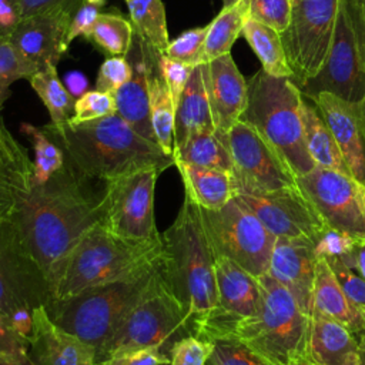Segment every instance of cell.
I'll list each match as a JSON object with an SVG mask.
<instances>
[{
	"label": "cell",
	"mask_w": 365,
	"mask_h": 365,
	"mask_svg": "<svg viewBox=\"0 0 365 365\" xmlns=\"http://www.w3.org/2000/svg\"><path fill=\"white\" fill-rule=\"evenodd\" d=\"M358 339V361L356 365H365V331L361 332Z\"/></svg>",
	"instance_id": "obj_57"
},
{
	"label": "cell",
	"mask_w": 365,
	"mask_h": 365,
	"mask_svg": "<svg viewBox=\"0 0 365 365\" xmlns=\"http://www.w3.org/2000/svg\"><path fill=\"white\" fill-rule=\"evenodd\" d=\"M217 307L197 335L205 341L234 336L237 328L252 318L259 307V279L227 257H215Z\"/></svg>",
	"instance_id": "obj_17"
},
{
	"label": "cell",
	"mask_w": 365,
	"mask_h": 365,
	"mask_svg": "<svg viewBox=\"0 0 365 365\" xmlns=\"http://www.w3.org/2000/svg\"><path fill=\"white\" fill-rule=\"evenodd\" d=\"M288 365H318V364L312 362V361L308 359V358H301V359H297V361H294V362H291V364H288Z\"/></svg>",
	"instance_id": "obj_59"
},
{
	"label": "cell",
	"mask_w": 365,
	"mask_h": 365,
	"mask_svg": "<svg viewBox=\"0 0 365 365\" xmlns=\"http://www.w3.org/2000/svg\"><path fill=\"white\" fill-rule=\"evenodd\" d=\"M0 94H3V93H1V91H0Z\"/></svg>",
	"instance_id": "obj_62"
},
{
	"label": "cell",
	"mask_w": 365,
	"mask_h": 365,
	"mask_svg": "<svg viewBox=\"0 0 365 365\" xmlns=\"http://www.w3.org/2000/svg\"><path fill=\"white\" fill-rule=\"evenodd\" d=\"M234 197L277 238H305L315 244L327 227L298 185L267 192L234 190Z\"/></svg>",
	"instance_id": "obj_16"
},
{
	"label": "cell",
	"mask_w": 365,
	"mask_h": 365,
	"mask_svg": "<svg viewBox=\"0 0 365 365\" xmlns=\"http://www.w3.org/2000/svg\"><path fill=\"white\" fill-rule=\"evenodd\" d=\"M64 86L67 87V90L70 91V94L74 98H78V97H81L87 91L88 81H87V77L83 73H80V71H70L64 77Z\"/></svg>",
	"instance_id": "obj_56"
},
{
	"label": "cell",
	"mask_w": 365,
	"mask_h": 365,
	"mask_svg": "<svg viewBox=\"0 0 365 365\" xmlns=\"http://www.w3.org/2000/svg\"><path fill=\"white\" fill-rule=\"evenodd\" d=\"M50 301V281L10 217L0 222V311L29 339L34 309Z\"/></svg>",
	"instance_id": "obj_8"
},
{
	"label": "cell",
	"mask_w": 365,
	"mask_h": 365,
	"mask_svg": "<svg viewBox=\"0 0 365 365\" xmlns=\"http://www.w3.org/2000/svg\"><path fill=\"white\" fill-rule=\"evenodd\" d=\"M0 365H24V364L11 355L0 352Z\"/></svg>",
	"instance_id": "obj_58"
},
{
	"label": "cell",
	"mask_w": 365,
	"mask_h": 365,
	"mask_svg": "<svg viewBox=\"0 0 365 365\" xmlns=\"http://www.w3.org/2000/svg\"><path fill=\"white\" fill-rule=\"evenodd\" d=\"M27 351L29 339L20 334L13 322L0 311V352L17 358L24 365H31Z\"/></svg>",
	"instance_id": "obj_49"
},
{
	"label": "cell",
	"mask_w": 365,
	"mask_h": 365,
	"mask_svg": "<svg viewBox=\"0 0 365 365\" xmlns=\"http://www.w3.org/2000/svg\"><path fill=\"white\" fill-rule=\"evenodd\" d=\"M188 334L185 308L160 269L151 288L104 346L98 364L115 352L140 346H161L170 352L173 344Z\"/></svg>",
	"instance_id": "obj_9"
},
{
	"label": "cell",
	"mask_w": 365,
	"mask_h": 365,
	"mask_svg": "<svg viewBox=\"0 0 365 365\" xmlns=\"http://www.w3.org/2000/svg\"><path fill=\"white\" fill-rule=\"evenodd\" d=\"M198 131H215L202 64H198L192 68L191 76L177 103L174 121V148L181 147L190 135Z\"/></svg>",
	"instance_id": "obj_26"
},
{
	"label": "cell",
	"mask_w": 365,
	"mask_h": 365,
	"mask_svg": "<svg viewBox=\"0 0 365 365\" xmlns=\"http://www.w3.org/2000/svg\"><path fill=\"white\" fill-rule=\"evenodd\" d=\"M241 36H244L254 50L264 71L275 77H292V70L288 64L281 34L278 31L247 17Z\"/></svg>",
	"instance_id": "obj_32"
},
{
	"label": "cell",
	"mask_w": 365,
	"mask_h": 365,
	"mask_svg": "<svg viewBox=\"0 0 365 365\" xmlns=\"http://www.w3.org/2000/svg\"><path fill=\"white\" fill-rule=\"evenodd\" d=\"M157 66H158L161 77L164 78L170 93H171L173 101L177 107V103L181 97V93L184 90L194 67L180 63V61H175V60L167 57L165 54H158Z\"/></svg>",
	"instance_id": "obj_48"
},
{
	"label": "cell",
	"mask_w": 365,
	"mask_h": 365,
	"mask_svg": "<svg viewBox=\"0 0 365 365\" xmlns=\"http://www.w3.org/2000/svg\"><path fill=\"white\" fill-rule=\"evenodd\" d=\"M308 359L318 365H356L358 339L341 322L312 312Z\"/></svg>",
	"instance_id": "obj_24"
},
{
	"label": "cell",
	"mask_w": 365,
	"mask_h": 365,
	"mask_svg": "<svg viewBox=\"0 0 365 365\" xmlns=\"http://www.w3.org/2000/svg\"><path fill=\"white\" fill-rule=\"evenodd\" d=\"M40 67L30 60L10 37L0 38V91L20 78H30Z\"/></svg>",
	"instance_id": "obj_38"
},
{
	"label": "cell",
	"mask_w": 365,
	"mask_h": 365,
	"mask_svg": "<svg viewBox=\"0 0 365 365\" xmlns=\"http://www.w3.org/2000/svg\"><path fill=\"white\" fill-rule=\"evenodd\" d=\"M147 64H148V91H150V121L154 133L155 143L167 153L173 155L174 151V121H175V104L171 93L160 74L157 66L158 54L145 46L140 40Z\"/></svg>",
	"instance_id": "obj_28"
},
{
	"label": "cell",
	"mask_w": 365,
	"mask_h": 365,
	"mask_svg": "<svg viewBox=\"0 0 365 365\" xmlns=\"http://www.w3.org/2000/svg\"><path fill=\"white\" fill-rule=\"evenodd\" d=\"M358 241L359 240H356L355 237L327 225L321 231L315 242V254L317 257H322V258H328V257L342 258L351 252V250Z\"/></svg>",
	"instance_id": "obj_47"
},
{
	"label": "cell",
	"mask_w": 365,
	"mask_h": 365,
	"mask_svg": "<svg viewBox=\"0 0 365 365\" xmlns=\"http://www.w3.org/2000/svg\"><path fill=\"white\" fill-rule=\"evenodd\" d=\"M131 47L134 53L131 78L114 93L117 114L131 125L140 135L154 141L150 121V91H148V64L144 48L137 37Z\"/></svg>",
	"instance_id": "obj_23"
},
{
	"label": "cell",
	"mask_w": 365,
	"mask_h": 365,
	"mask_svg": "<svg viewBox=\"0 0 365 365\" xmlns=\"http://www.w3.org/2000/svg\"><path fill=\"white\" fill-rule=\"evenodd\" d=\"M261 301L257 314L242 322L234 336L274 365L308 358L311 315L268 272L258 278Z\"/></svg>",
	"instance_id": "obj_7"
},
{
	"label": "cell",
	"mask_w": 365,
	"mask_h": 365,
	"mask_svg": "<svg viewBox=\"0 0 365 365\" xmlns=\"http://www.w3.org/2000/svg\"><path fill=\"white\" fill-rule=\"evenodd\" d=\"M4 93L0 94V113ZM33 160L29 158L24 147L17 143L6 128L0 114V181L10 185L16 194L24 192L31 184Z\"/></svg>",
	"instance_id": "obj_34"
},
{
	"label": "cell",
	"mask_w": 365,
	"mask_h": 365,
	"mask_svg": "<svg viewBox=\"0 0 365 365\" xmlns=\"http://www.w3.org/2000/svg\"><path fill=\"white\" fill-rule=\"evenodd\" d=\"M88 1H104V0H88Z\"/></svg>",
	"instance_id": "obj_61"
},
{
	"label": "cell",
	"mask_w": 365,
	"mask_h": 365,
	"mask_svg": "<svg viewBox=\"0 0 365 365\" xmlns=\"http://www.w3.org/2000/svg\"><path fill=\"white\" fill-rule=\"evenodd\" d=\"M211 352V341L188 334L178 338L170 348V365H207Z\"/></svg>",
	"instance_id": "obj_43"
},
{
	"label": "cell",
	"mask_w": 365,
	"mask_h": 365,
	"mask_svg": "<svg viewBox=\"0 0 365 365\" xmlns=\"http://www.w3.org/2000/svg\"><path fill=\"white\" fill-rule=\"evenodd\" d=\"M297 185L328 227L365 241V184L351 175L315 165Z\"/></svg>",
	"instance_id": "obj_13"
},
{
	"label": "cell",
	"mask_w": 365,
	"mask_h": 365,
	"mask_svg": "<svg viewBox=\"0 0 365 365\" xmlns=\"http://www.w3.org/2000/svg\"><path fill=\"white\" fill-rule=\"evenodd\" d=\"M160 174L157 168H143L104 181L100 222L128 240H161L154 218V192Z\"/></svg>",
	"instance_id": "obj_11"
},
{
	"label": "cell",
	"mask_w": 365,
	"mask_h": 365,
	"mask_svg": "<svg viewBox=\"0 0 365 365\" xmlns=\"http://www.w3.org/2000/svg\"><path fill=\"white\" fill-rule=\"evenodd\" d=\"M64 150L73 167L87 180L107 181L143 168L161 173L174 155L140 135L117 113L84 123L43 127Z\"/></svg>",
	"instance_id": "obj_2"
},
{
	"label": "cell",
	"mask_w": 365,
	"mask_h": 365,
	"mask_svg": "<svg viewBox=\"0 0 365 365\" xmlns=\"http://www.w3.org/2000/svg\"><path fill=\"white\" fill-rule=\"evenodd\" d=\"M338 6L339 0H292L291 20L281 40L298 88L325 63Z\"/></svg>",
	"instance_id": "obj_12"
},
{
	"label": "cell",
	"mask_w": 365,
	"mask_h": 365,
	"mask_svg": "<svg viewBox=\"0 0 365 365\" xmlns=\"http://www.w3.org/2000/svg\"><path fill=\"white\" fill-rule=\"evenodd\" d=\"M131 21L118 13L101 11L94 23L88 40L110 56L125 57L134 44Z\"/></svg>",
	"instance_id": "obj_37"
},
{
	"label": "cell",
	"mask_w": 365,
	"mask_h": 365,
	"mask_svg": "<svg viewBox=\"0 0 365 365\" xmlns=\"http://www.w3.org/2000/svg\"><path fill=\"white\" fill-rule=\"evenodd\" d=\"M222 1H224V6H230V4H232L237 0H222Z\"/></svg>",
	"instance_id": "obj_60"
},
{
	"label": "cell",
	"mask_w": 365,
	"mask_h": 365,
	"mask_svg": "<svg viewBox=\"0 0 365 365\" xmlns=\"http://www.w3.org/2000/svg\"><path fill=\"white\" fill-rule=\"evenodd\" d=\"M308 100L335 137L354 178L365 184V97L349 101L322 91Z\"/></svg>",
	"instance_id": "obj_18"
},
{
	"label": "cell",
	"mask_w": 365,
	"mask_h": 365,
	"mask_svg": "<svg viewBox=\"0 0 365 365\" xmlns=\"http://www.w3.org/2000/svg\"><path fill=\"white\" fill-rule=\"evenodd\" d=\"M163 274L185 308L188 332L198 335L217 307L215 257L198 205L184 192L174 222L161 232Z\"/></svg>",
	"instance_id": "obj_3"
},
{
	"label": "cell",
	"mask_w": 365,
	"mask_h": 365,
	"mask_svg": "<svg viewBox=\"0 0 365 365\" xmlns=\"http://www.w3.org/2000/svg\"><path fill=\"white\" fill-rule=\"evenodd\" d=\"M133 76V66L125 57L113 56L107 58L98 70L96 78V90L114 94Z\"/></svg>",
	"instance_id": "obj_44"
},
{
	"label": "cell",
	"mask_w": 365,
	"mask_h": 365,
	"mask_svg": "<svg viewBox=\"0 0 365 365\" xmlns=\"http://www.w3.org/2000/svg\"><path fill=\"white\" fill-rule=\"evenodd\" d=\"M83 3L84 0H21V19L53 10H66L74 16Z\"/></svg>",
	"instance_id": "obj_51"
},
{
	"label": "cell",
	"mask_w": 365,
	"mask_h": 365,
	"mask_svg": "<svg viewBox=\"0 0 365 365\" xmlns=\"http://www.w3.org/2000/svg\"><path fill=\"white\" fill-rule=\"evenodd\" d=\"M125 1H128V0H125Z\"/></svg>",
	"instance_id": "obj_63"
},
{
	"label": "cell",
	"mask_w": 365,
	"mask_h": 365,
	"mask_svg": "<svg viewBox=\"0 0 365 365\" xmlns=\"http://www.w3.org/2000/svg\"><path fill=\"white\" fill-rule=\"evenodd\" d=\"M56 67L54 64H47L38 68L29 80L48 111L50 124L60 127L73 115L76 100L60 80Z\"/></svg>",
	"instance_id": "obj_35"
},
{
	"label": "cell",
	"mask_w": 365,
	"mask_h": 365,
	"mask_svg": "<svg viewBox=\"0 0 365 365\" xmlns=\"http://www.w3.org/2000/svg\"><path fill=\"white\" fill-rule=\"evenodd\" d=\"M163 257V241L128 240L94 224L68 252L51 284V301L130 275Z\"/></svg>",
	"instance_id": "obj_5"
},
{
	"label": "cell",
	"mask_w": 365,
	"mask_h": 365,
	"mask_svg": "<svg viewBox=\"0 0 365 365\" xmlns=\"http://www.w3.org/2000/svg\"><path fill=\"white\" fill-rule=\"evenodd\" d=\"M21 20V0H0V38L10 37Z\"/></svg>",
	"instance_id": "obj_52"
},
{
	"label": "cell",
	"mask_w": 365,
	"mask_h": 365,
	"mask_svg": "<svg viewBox=\"0 0 365 365\" xmlns=\"http://www.w3.org/2000/svg\"><path fill=\"white\" fill-rule=\"evenodd\" d=\"M104 6V1H88L84 0V3L80 6V9L76 11V14L71 19L68 31H67V46H70V43L83 36V37H90L91 30L94 27V23L98 17V14L101 13V9Z\"/></svg>",
	"instance_id": "obj_50"
},
{
	"label": "cell",
	"mask_w": 365,
	"mask_h": 365,
	"mask_svg": "<svg viewBox=\"0 0 365 365\" xmlns=\"http://www.w3.org/2000/svg\"><path fill=\"white\" fill-rule=\"evenodd\" d=\"M71 19L66 10L33 14L20 20L10 38L40 68L57 66L68 47L66 37Z\"/></svg>",
	"instance_id": "obj_22"
},
{
	"label": "cell",
	"mask_w": 365,
	"mask_h": 365,
	"mask_svg": "<svg viewBox=\"0 0 365 365\" xmlns=\"http://www.w3.org/2000/svg\"><path fill=\"white\" fill-rule=\"evenodd\" d=\"M84 178L67 164L41 184L16 194L11 215L33 255L43 267L50 285L76 242L101 221V204Z\"/></svg>",
	"instance_id": "obj_1"
},
{
	"label": "cell",
	"mask_w": 365,
	"mask_h": 365,
	"mask_svg": "<svg viewBox=\"0 0 365 365\" xmlns=\"http://www.w3.org/2000/svg\"><path fill=\"white\" fill-rule=\"evenodd\" d=\"M174 165L181 174L184 192L198 207L205 210H220L234 197L231 173L181 161H175Z\"/></svg>",
	"instance_id": "obj_27"
},
{
	"label": "cell",
	"mask_w": 365,
	"mask_h": 365,
	"mask_svg": "<svg viewBox=\"0 0 365 365\" xmlns=\"http://www.w3.org/2000/svg\"><path fill=\"white\" fill-rule=\"evenodd\" d=\"M207 31H208V24L202 27H194V29L185 30L175 40L170 41L164 54L175 61L184 63L192 67L202 64Z\"/></svg>",
	"instance_id": "obj_40"
},
{
	"label": "cell",
	"mask_w": 365,
	"mask_h": 365,
	"mask_svg": "<svg viewBox=\"0 0 365 365\" xmlns=\"http://www.w3.org/2000/svg\"><path fill=\"white\" fill-rule=\"evenodd\" d=\"M301 118L307 150L315 165L352 175L342 151L311 100L302 96Z\"/></svg>",
	"instance_id": "obj_29"
},
{
	"label": "cell",
	"mask_w": 365,
	"mask_h": 365,
	"mask_svg": "<svg viewBox=\"0 0 365 365\" xmlns=\"http://www.w3.org/2000/svg\"><path fill=\"white\" fill-rule=\"evenodd\" d=\"M365 63V0H344Z\"/></svg>",
	"instance_id": "obj_53"
},
{
	"label": "cell",
	"mask_w": 365,
	"mask_h": 365,
	"mask_svg": "<svg viewBox=\"0 0 365 365\" xmlns=\"http://www.w3.org/2000/svg\"><path fill=\"white\" fill-rule=\"evenodd\" d=\"M170 352L161 346H140L115 352L98 365H167Z\"/></svg>",
	"instance_id": "obj_45"
},
{
	"label": "cell",
	"mask_w": 365,
	"mask_h": 365,
	"mask_svg": "<svg viewBox=\"0 0 365 365\" xmlns=\"http://www.w3.org/2000/svg\"><path fill=\"white\" fill-rule=\"evenodd\" d=\"M161 262L163 257L123 278L87 288L64 299H53L46 305L47 312L58 327L94 346L98 361L124 318L151 288Z\"/></svg>",
	"instance_id": "obj_4"
},
{
	"label": "cell",
	"mask_w": 365,
	"mask_h": 365,
	"mask_svg": "<svg viewBox=\"0 0 365 365\" xmlns=\"http://www.w3.org/2000/svg\"><path fill=\"white\" fill-rule=\"evenodd\" d=\"M27 355L31 365H98L94 346L58 327L46 305L33 312Z\"/></svg>",
	"instance_id": "obj_20"
},
{
	"label": "cell",
	"mask_w": 365,
	"mask_h": 365,
	"mask_svg": "<svg viewBox=\"0 0 365 365\" xmlns=\"http://www.w3.org/2000/svg\"><path fill=\"white\" fill-rule=\"evenodd\" d=\"M247 107L241 121L250 124L289 167L295 177L315 168L301 118L302 93L288 77H275L259 68L248 81Z\"/></svg>",
	"instance_id": "obj_6"
},
{
	"label": "cell",
	"mask_w": 365,
	"mask_h": 365,
	"mask_svg": "<svg viewBox=\"0 0 365 365\" xmlns=\"http://www.w3.org/2000/svg\"><path fill=\"white\" fill-rule=\"evenodd\" d=\"M318 257L315 244L305 238H277L268 274L285 287L301 309L311 315L314 309V284Z\"/></svg>",
	"instance_id": "obj_19"
},
{
	"label": "cell",
	"mask_w": 365,
	"mask_h": 365,
	"mask_svg": "<svg viewBox=\"0 0 365 365\" xmlns=\"http://www.w3.org/2000/svg\"><path fill=\"white\" fill-rule=\"evenodd\" d=\"M16 207H17L16 191L6 182L0 181V222L9 220L14 214Z\"/></svg>",
	"instance_id": "obj_55"
},
{
	"label": "cell",
	"mask_w": 365,
	"mask_h": 365,
	"mask_svg": "<svg viewBox=\"0 0 365 365\" xmlns=\"http://www.w3.org/2000/svg\"><path fill=\"white\" fill-rule=\"evenodd\" d=\"M174 163L181 161L205 168H217L232 173V160L224 141L215 131H198L173 151Z\"/></svg>",
	"instance_id": "obj_33"
},
{
	"label": "cell",
	"mask_w": 365,
	"mask_h": 365,
	"mask_svg": "<svg viewBox=\"0 0 365 365\" xmlns=\"http://www.w3.org/2000/svg\"><path fill=\"white\" fill-rule=\"evenodd\" d=\"M339 259L358 275L365 278V241H358L351 252Z\"/></svg>",
	"instance_id": "obj_54"
},
{
	"label": "cell",
	"mask_w": 365,
	"mask_h": 365,
	"mask_svg": "<svg viewBox=\"0 0 365 365\" xmlns=\"http://www.w3.org/2000/svg\"><path fill=\"white\" fill-rule=\"evenodd\" d=\"M125 3L135 37L157 54H164L170 38L163 0H128Z\"/></svg>",
	"instance_id": "obj_31"
},
{
	"label": "cell",
	"mask_w": 365,
	"mask_h": 365,
	"mask_svg": "<svg viewBox=\"0 0 365 365\" xmlns=\"http://www.w3.org/2000/svg\"><path fill=\"white\" fill-rule=\"evenodd\" d=\"M21 133L31 141L34 151L31 184L47 181L67 164L68 158L63 147L43 127L38 128L30 123H23Z\"/></svg>",
	"instance_id": "obj_36"
},
{
	"label": "cell",
	"mask_w": 365,
	"mask_h": 365,
	"mask_svg": "<svg viewBox=\"0 0 365 365\" xmlns=\"http://www.w3.org/2000/svg\"><path fill=\"white\" fill-rule=\"evenodd\" d=\"M292 0H248V17L282 34L291 20Z\"/></svg>",
	"instance_id": "obj_42"
},
{
	"label": "cell",
	"mask_w": 365,
	"mask_h": 365,
	"mask_svg": "<svg viewBox=\"0 0 365 365\" xmlns=\"http://www.w3.org/2000/svg\"><path fill=\"white\" fill-rule=\"evenodd\" d=\"M325 259L328 261L346 297L365 312V278L346 267L339 258L328 257Z\"/></svg>",
	"instance_id": "obj_46"
},
{
	"label": "cell",
	"mask_w": 365,
	"mask_h": 365,
	"mask_svg": "<svg viewBox=\"0 0 365 365\" xmlns=\"http://www.w3.org/2000/svg\"><path fill=\"white\" fill-rule=\"evenodd\" d=\"M312 312L341 322L355 335L365 331V312L346 297L328 261L322 257H318L315 268Z\"/></svg>",
	"instance_id": "obj_25"
},
{
	"label": "cell",
	"mask_w": 365,
	"mask_h": 365,
	"mask_svg": "<svg viewBox=\"0 0 365 365\" xmlns=\"http://www.w3.org/2000/svg\"><path fill=\"white\" fill-rule=\"evenodd\" d=\"M117 113L114 94L100 90L86 91L81 97L76 98L73 115L68 118L70 123H84Z\"/></svg>",
	"instance_id": "obj_41"
},
{
	"label": "cell",
	"mask_w": 365,
	"mask_h": 365,
	"mask_svg": "<svg viewBox=\"0 0 365 365\" xmlns=\"http://www.w3.org/2000/svg\"><path fill=\"white\" fill-rule=\"evenodd\" d=\"M247 17L248 0H237L232 4L222 7L217 17L208 23L202 63H208L231 51L232 44L242 33Z\"/></svg>",
	"instance_id": "obj_30"
},
{
	"label": "cell",
	"mask_w": 365,
	"mask_h": 365,
	"mask_svg": "<svg viewBox=\"0 0 365 365\" xmlns=\"http://www.w3.org/2000/svg\"><path fill=\"white\" fill-rule=\"evenodd\" d=\"M198 212L214 257L230 258L255 278L268 272L277 237L241 201L232 197L220 210Z\"/></svg>",
	"instance_id": "obj_10"
},
{
	"label": "cell",
	"mask_w": 365,
	"mask_h": 365,
	"mask_svg": "<svg viewBox=\"0 0 365 365\" xmlns=\"http://www.w3.org/2000/svg\"><path fill=\"white\" fill-rule=\"evenodd\" d=\"M202 68L215 134L222 137L240 121L247 107V80L230 53L202 63Z\"/></svg>",
	"instance_id": "obj_21"
},
{
	"label": "cell",
	"mask_w": 365,
	"mask_h": 365,
	"mask_svg": "<svg viewBox=\"0 0 365 365\" xmlns=\"http://www.w3.org/2000/svg\"><path fill=\"white\" fill-rule=\"evenodd\" d=\"M304 97L327 91L344 100L365 97V63L344 0H339L331 46L322 68L301 87Z\"/></svg>",
	"instance_id": "obj_15"
},
{
	"label": "cell",
	"mask_w": 365,
	"mask_h": 365,
	"mask_svg": "<svg viewBox=\"0 0 365 365\" xmlns=\"http://www.w3.org/2000/svg\"><path fill=\"white\" fill-rule=\"evenodd\" d=\"M220 138L232 160L234 190L267 192L297 185L289 167L250 124L240 120Z\"/></svg>",
	"instance_id": "obj_14"
},
{
	"label": "cell",
	"mask_w": 365,
	"mask_h": 365,
	"mask_svg": "<svg viewBox=\"0 0 365 365\" xmlns=\"http://www.w3.org/2000/svg\"><path fill=\"white\" fill-rule=\"evenodd\" d=\"M207 365H274L235 336L212 341Z\"/></svg>",
	"instance_id": "obj_39"
}]
</instances>
